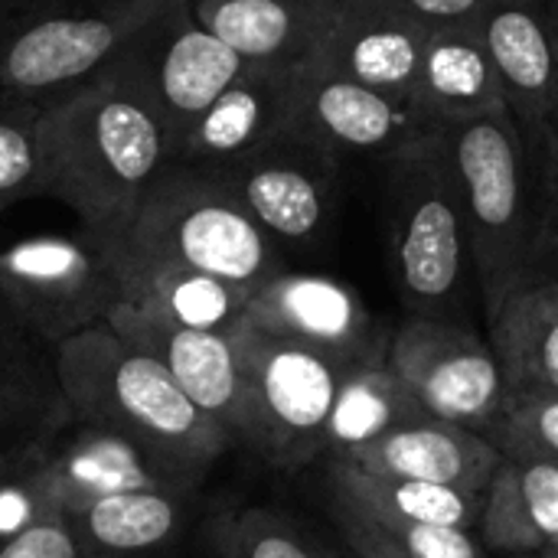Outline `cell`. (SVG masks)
Returning <instances> with one entry per match:
<instances>
[{
	"label": "cell",
	"instance_id": "1",
	"mask_svg": "<svg viewBox=\"0 0 558 558\" xmlns=\"http://www.w3.org/2000/svg\"><path fill=\"white\" fill-rule=\"evenodd\" d=\"M36 144L43 196L72 209L78 229L101 245L118 242L170 163V134L134 46L43 105Z\"/></svg>",
	"mask_w": 558,
	"mask_h": 558
},
{
	"label": "cell",
	"instance_id": "2",
	"mask_svg": "<svg viewBox=\"0 0 558 558\" xmlns=\"http://www.w3.org/2000/svg\"><path fill=\"white\" fill-rule=\"evenodd\" d=\"M56 366L75 425L128 438L193 487L232 448L229 435L186 399L173 376L108 324L59 343Z\"/></svg>",
	"mask_w": 558,
	"mask_h": 558
},
{
	"label": "cell",
	"instance_id": "3",
	"mask_svg": "<svg viewBox=\"0 0 558 558\" xmlns=\"http://www.w3.org/2000/svg\"><path fill=\"white\" fill-rule=\"evenodd\" d=\"M118 258L213 275L245 294L284 271L278 242L206 170L167 163L128 229L105 245Z\"/></svg>",
	"mask_w": 558,
	"mask_h": 558
},
{
	"label": "cell",
	"instance_id": "4",
	"mask_svg": "<svg viewBox=\"0 0 558 558\" xmlns=\"http://www.w3.org/2000/svg\"><path fill=\"white\" fill-rule=\"evenodd\" d=\"M464 186L474 278L487 314L526 281L546 232L536 206L533 154L510 108L445 124Z\"/></svg>",
	"mask_w": 558,
	"mask_h": 558
},
{
	"label": "cell",
	"instance_id": "5",
	"mask_svg": "<svg viewBox=\"0 0 558 558\" xmlns=\"http://www.w3.org/2000/svg\"><path fill=\"white\" fill-rule=\"evenodd\" d=\"M389 255L412 314L445 317L474 271L464 186L445 128L386 160Z\"/></svg>",
	"mask_w": 558,
	"mask_h": 558
},
{
	"label": "cell",
	"instance_id": "6",
	"mask_svg": "<svg viewBox=\"0 0 558 558\" xmlns=\"http://www.w3.org/2000/svg\"><path fill=\"white\" fill-rule=\"evenodd\" d=\"M170 3L0 0V105H49L128 52Z\"/></svg>",
	"mask_w": 558,
	"mask_h": 558
},
{
	"label": "cell",
	"instance_id": "7",
	"mask_svg": "<svg viewBox=\"0 0 558 558\" xmlns=\"http://www.w3.org/2000/svg\"><path fill=\"white\" fill-rule=\"evenodd\" d=\"M235 343L245 376V445L281 471L317 461L340 379L356 363L252 327H242Z\"/></svg>",
	"mask_w": 558,
	"mask_h": 558
},
{
	"label": "cell",
	"instance_id": "8",
	"mask_svg": "<svg viewBox=\"0 0 558 558\" xmlns=\"http://www.w3.org/2000/svg\"><path fill=\"white\" fill-rule=\"evenodd\" d=\"M3 307L52 350L98 324L121 304V281L108 248L75 235H29L0 245Z\"/></svg>",
	"mask_w": 558,
	"mask_h": 558
},
{
	"label": "cell",
	"instance_id": "9",
	"mask_svg": "<svg viewBox=\"0 0 558 558\" xmlns=\"http://www.w3.org/2000/svg\"><path fill=\"white\" fill-rule=\"evenodd\" d=\"M386 366L405 383L425 415L484 432L510 396L490 340L445 317L412 314L386 350Z\"/></svg>",
	"mask_w": 558,
	"mask_h": 558
},
{
	"label": "cell",
	"instance_id": "10",
	"mask_svg": "<svg viewBox=\"0 0 558 558\" xmlns=\"http://www.w3.org/2000/svg\"><path fill=\"white\" fill-rule=\"evenodd\" d=\"M441 131L409 95H389L317 65H294L284 134L304 137L337 157L389 160L412 141Z\"/></svg>",
	"mask_w": 558,
	"mask_h": 558
},
{
	"label": "cell",
	"instance_id": "11",
	"mask_svg": "<svg viewBox=\"0 0 558 558\" xmlns=\"http://www.w3.org/2000/svg\"><path fill=\"white\" fill-rule=\"evenodd\" d=\"M281 245H307L324 235L340 186V160L317 144L278 134L252 154L206 170Z\"/></svg>",
	"mask_w": 558,
	"mask_h": 558
},
{
	"label": "cell",
	"instance_id": "12",
	"mask_svg": "<svg viewBox=\"0 0 558 558\" xmlns=\"http://www.w3.org/2000/svg\"><path fill=\"white\" fill-rule=\"evenodd\" d=\"M245 327L307 343L343 363H386L389 350V337L350 284L288 268L248 294Z\"/></svg>",
	"mask_w": 558,
	"mask_h": 558
},
{
	"label": "cell",
	"instance_id": "13",
	"mask_svg": "<svg viewBox=\"0 0 558 558\" xmlns=\"http://www.w3.org/2000/svg\"><path fill=\"white\" fill-rule=\"evenodd\" d=\"M150 95L163 114L170 134V157L190 124L213 105V98L248 65L216 33H209L186 0H173L137 39Z\"/></svg>",
	"mask_w": 558,
	"mask_h": 558
},
{
	"label": "cell",
	"instance_id": "14",
	"mask_svg": "<svg viewBox=\"0 0 558 558\" xmlns=\"http://www.w3.org/2000/svg\"><path fill=\"white\" fill-rule=\"evenodd\" d=\"M72 425L56 350L0 301V481L29 474Z\"/></svg>",
	"mask_w": 558,
	"mask_h": 558
},
{
	"label": "cell",
	"instance_id": "15",
	"mask_svg": "<svg viewBox=\"0 0 558 558\" xmlns=\"http://www.w3.org/2000/svg\"><path fill=\"white\" fill-rule=\"evenodd\" d=\"M124 343L154 356L186 399L213 418L229 441L245 445V376L235 337L183 330L118 304L105 320Z\"/></svg>",
	"mask_w": 558,
	"mask_h": 558
},
{
	"label": "cell",
	"instance_id": "16",
	"mask_svg": "<svg viewBox=\"0 0 558 558\" xmlns=\"http://www.w3.org/2000/svg\"><path fill=\"white\" fill-rule=\"evenodd\" d=\"M432 29V23L399 0H337L330 26L307 65L412 98L418 59Z\"/></svg>",
	"mask_w": 558,
	"mask_h": 558
},
{
	"label": "cell",
	"instance_id": "17",
	"mask_svg": "<svg viewBox=\"0 0 558 558\" xmlns=\"http://www.w3.org/2000/svg\"><path fill=\"white\" fill-rule=\"evenodd\" d=\"M29 474L56 513L131 490H199L128 438L92 425H72Z\"/></svg>",
	"mask_w": 558,
	"mask_h": 558
},
{
	"label": "cell",
	"instance_id": "18",
	"mask_svg": "<svg viewBox=\"0 0 558 558\" xmlns=\"http://www.w3.org/2000/svg\"><path fill=\"white\" fill-rule=\"evenodd\" d=\"M477 26L494 56L507 108L533 154L558 88L549 0H494L481 13Z\"/></svg>",
	"mask_w": 558,
	"mask_h": 558
},
{
	"label": "cell",
	"instance_id": "19",
	"mask_svg": "<svg viewBox=\"0 0 558 558\" xmlns=\"http://www.w3.org/2000/svg\"><path fill=\"white\" fill-rule=\"evenodd\" d=\"M294 65H255L248 62L190 124L180 137L170 163L213 170L232 163L288 128Z\"/></svg>",
	"mask_w": 558,
	"mask_h": 558
},
{
	"label": "cell",
	"instance_id": "20",
	"mask_svg": "<svg viewBox=\"0 0 558 558\" xmlns=\"http://www.w3.org/2000/svg\"><path fill=\"white\" fill-rule=\"evenodd\" d=\"M340 461L379 477L425 481L484 494L504 458L484 432L425 415Z\"/></svg>",
	"mask_w": 558,
	"mask_h": 558
},
{
	"label": "cell",
	"instance_id": "21",
	"mask_svg": "<svg viewBox=\"0 0 558 558\" xmlns=\"http://www.w3.org/2000/svg\"><path fill=\"white\" fill-rule=\"evenodd\" d=\"M193 16L255 65H301L324 39L337 0H186Z\"/></svg>",
	"mask_w": 558,
	"mask_h": 558
},
{
	"label": "cell",
	"instance_id": "22",
	"mask_svg": "<svg viewBox=\"0 0 558 558\" xmlns=\"http://www.w3.org/2000/svg\"><path fill=\"white\" fill-rule=\"evenodd\" d=\"M412 98L438 128L507 108L494 56L477 23H451L432 29L418 59Z\"/></svg>",
	"mask_w": 558,
	"mask_h": 558
},
{
	"label": "cell",
	"instance_id": "23",
	"mask_svg": "<svg viewBox=\"0 0 558 558\" xmlns=\"http://www.w3.org/2000/svg\"><path fill=\"white\" fill-rule=\"evenodd\" d=\"M111 262L121 281V304L154 320L183 330L222 333V337H235L245 327L248 294L213 275L177 268V265L118 258V255H111Z\"/></svg>",
	"mask_w": 558,
	"mask_h": 558
},
{
	"label": "cell",
	"instance_id": "24",
	"mask_svg": "<svg viewBox=\"0 0 558 558\" xmlns=\"http://www.w3.org/2000/svg\"><path fill=\"white\" fill-rule=\"evenodd\" d=\"M186 490H131L62 510V523L85 558H134L170 546L193 510Z\"/></svg>",
	"mask_w": 558,
	"mask_h": 558
},
{
	"label": "cell",
	"instance_id": "25",
	"mask_svg": "<svg viewBox=\"0 0 558 558\" xmlns=\"http://www.w3.org/2000/svg\"><path fill=\"white\" fill-rule=\"evenodd\" d=\"M477 533L504 556L558 549V464L500 461L484 490Z\"/></svg>",
	"mask_w": 558,
	"mask_h": 558
},
{
	"label": "cell",
	"instance_id": "26",
	"mask_svg": "<svg viewBox=\"0 0 558 558\" xmlns=\"http://www.w3.org/2000/svg\"><path fill=\"white\" fill-rule=\"evenodd\" d=\"M490 347L510 392H558V298L543 281H523L490 311Z\"/></svg>",
	"mask_w": 558,
	"mask_h": 558
},
{
	"label": "cell",
	"instance_id": "27",
	"mask_svg": "<svg viewBox=\"0 0 558 558\" xmlns=\"http://www.w3.org/2000/svg\"><path fill=\"white\" fill-rule=\"evenodd\" d=\"M327 481H330L333 500H343L363 513L386 517V520L474 533L481 523V510H484V494H471V490L445 487V484H425V481L379 477L347 461H327Z\"/></svg>",
	"mask_w": 558,
	"mask_h": 558
},
{
	"label": "cell",
	"instance_id": "28",
	"mask_svg": "<svg viewBox=\"0 0 558 558\" xmlns=\"http://www.w3.org/2000/svg\"><path fill=\"white\" fill-rule=\"evenodd\" d=\"M418 418H425V409L386 363H356L340 379L324 428L320 458H350L353 451Z\"/></svg>",
	"mask_w": 558,
	"mask_h": 558
},
{
	"label": "cell",
	"instance_id": "29",
	"mask_svg": "<svg viewBox=\"0 0 558 558\" xmlns=\"http://www.w3.org/2000/svg\"><path fill=\"white\" fill-rule=\"evenodd\" d=\"M504 461L558 464V392L517 389L484 428Z\"/></svg>",
	"mask_w": 558,
	"mask_h": 558
},
{
	"label": "cell",
	"instance_id": "30",
	"mask_svg": "<svg viewBox=\"0 0 558 558\" xmlns=\"http://www.w3.org/2000/svg\"><path fill=\"white\" fill-rule=\"evenodd\" d=\"M213 546L219 558H324L284 517L262 507L222 513L213 523Z\"/></svg>",
	"mask_w": 558,
	"mask_h": 558
},
{
	"label": "cell",
	"instance_id": "31",
	"mask_svg": "<svg viewBox=\"0 0 558 558\" xmlns=\"http://www.w3.org/2000/svg\"><path fill=\"white\" fill-rule=\"evenodd\" d=\"M36 118L39 108L0 105V213L43 196Z\"/></svg>",
	"mask_w": 558,
	"mask_h": 558
},
{
	"label": "cell",
	"instance_id": "32",
	"mask_svg": "<svg viewBox=\"0 0 558 558\" xmlns=\"http://www.w3.org/2000/svg\"><path fill=\"white\" fill-rule=\"evenodd\" d=\"M363 513V510H360ZM402 556L409 558H487L484 546L468 530H448V526H425V523H405V520H386L363 513Z\"/></svg>",
	"mask_w": 558,
	"mask_h": 558
},
{
	"label": "cell",
	"instance_id": "33",
	"mask_svg": "<svg viewBox=\"0 0 558 558\" xmlns=\"http://www.w3.org/2000/svg\"><path fill=\"white\" fill-rule=\"evenodd\" d=\"M49 517H59V513L39 490L33 474L0 481V546Z\"/></svg>",
	"mask_w": 558,
	"mask_h": 558
},
{
	"label": "cell",
	"instance_id": "34",
	"mask_svg": "<svg viewBox=\"0 0 558 558\" xmlns=\"http://www.w3.org/2000/svg\"><path fill=\"white\" fill-rule=\"evenodd\" d=\"M0 558H85L62 517H49L0 546Z\"/></svg>",
	"mask_w": 558,
	"mask_h": 558
},
{
	"label": "cell",
	"instance_id": "35",
	"mask_svg": "<svg viewBox=\"0 0 558 558\" xmlns=\"http://www.w3.org/2000/svg\"><path fill=\"white\" fill-rule=\"evenodd\" d=\"M333 517H337V526H340L343 539L350 543L356 558H409L402 556L356 507H350L343 500H333Z\"/></svg>",
	"mask_w": 558,
	"mask_h": 558
},
{
	"label": "cell",
	"instance_id": "36",
	"mask_svg": "<svg viewBox=\"0 0 558 558\" xmlns=\"http://www.w3.org/2000/svg\"><path fill=\"white\" fill-rule=\"evenodd\" d=\"M399 3L432 26H451V23H477L494 0H399Z\"/></svg>",
	"mask_w": 558,
	"mask_h": 558
},
{
	"label": "cell",
	"instance_id": "37",
	"mask_svg": "<svg viewBox=\"0 0 558 558\" xmlns=\"http://www.w3.org/2000/svg\"><path fill=\"white\" fill-rule=\"evenodd\" d=\"M536 154H543L546 167H549V177L558 186V88L556 98H553V108L546 114V124L539 131V141H536Z\"/></svg>",
	"mask_w": 558,
	"mask_h": 558
},
{
	"label": "cell",
	"instance_id": "38",
	"mask_svg": "<svg viewBox=\"0 0 558 558\" xmlns=\"http://www.w3.org/2000/svg\"><path fill=\"white\" fill-rule=\"evenodd\" d=\"M549 20H553V36H556L558 49V0H549Z\"/></svg>",
	"mask_w": 558,
	"mask_h": 558
},
{
	"label": "cell",
	"instance_id": "39",
	"mask_svg": "<svg viewBox=\"0 0 558 558\" xmlns=\"http://www.w3.org/2000/svg\"><path fill=\"white\" fill-rule=\"evenodd\" d=\"M543 284H549V288H553V291H556V298H558V278H546V281H543Z\"/></svg>",
	"mask_w": 558,
	"mask_h": 558
},
{
	"label": "cell",
	"instance_id": "40",
	"mask_svg": "<svg viewBox=\"0 0 558 558\" xmlns=\"http://www.w3.org/2000/svg\"><path fill=\"white\" fill-rule=\"evenodd\" d=\"M324 558H350V556H340V553H333V549H324Z\"/></svg>",
	"mask_w": 558,
	"mask_h": 558
},
{
	"label": "cell",
	"instance_id": "41",
	"mask_svg": "<svg viewBox=\"0 0 558 558\" xmlns=\"http://www.w3.org/2000/svg\"><path fill=\"white\" fill-rule=\"evenodd\" d=\"M510 558H546L543 553H533V556H510Z\"/></svg>",
	"mask_w": 558,
	"mask_h": 558
},
{
	"label": "cell",
	"instance_id": "42",
	"mask_svg": "<svg viewBox=\"0 0 558 558\" xmlns=\"http://www.w3.org/2000/svg\"><path fill=\"white\" fill-rule=\"evenodd\" d=\"M549 556H558V549H549Z\"/></svg>",
	"mask_w": 558,
	"mask_h": 558
},
{
	"label": "cell",
	"instance_id": "43",
	"mask_svg": "<svg viewBox=\"0 0 558 558\" xmlns=\"http://www.w3.org/2000/svg\"><path fill=\"white\" fill-rule=\"evenodd\" d=\"M543 556H546V558H558V556H549V553H543Z\"/></svg>",
	"mask_w": 558,
	"mask_h": 558
}]
</instances>
